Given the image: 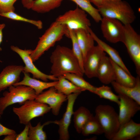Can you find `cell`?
Here are the masks:
<instances>
[{"mask_svg": "<svg viewBox=\"0 0 140 140\" xmlns=\"http://www.w3.org/2000/svg\"><path fill=\"white\" fill-rule=\"evenodd\" d=\"M52 64L50 73L58 78L70 73L81 76L84 74L78 60L72 49L58 45L52 52L50 57Z\"/></svg>", "mask_w": 140, "mask_h": 140, "instance_id": "6da1fadb", "label": "cell"}, {"mask_svg": "<svg viewBox=\"0 0 140 140\" xmlns=\"http://www.w3.org/2000/svg\"><path fill=\"white\" fill-rule=\"evenodd\" d=\"M97 9L103 17L117 19L123 25L131 24L136 18L132 8L124 1L103 0Z\"/></svg>", "mask_w": 140, "mask_h": 140, "instance_id": "7a4b0ae2", "label": "cell"}, {"mask_svg": "<svg viewBox=\"0 0 140 140\" xmlns=\"http://www.w3.org/2000/svg\"><path fill=\"white\" fill-rule=\"evenodd\" d=\"M69 30L65 25L56 21L53 22L39 40L35 48L32 50L30 57L33 61L37 60L46 51L60 41L64 35L67 37Z\"/></svg>", "mask_w": 140, "mask_h": 140, "instance_id": "3957f363", "label": "cell"}, {"mask_svg": "<svg viewBox=\"0 0 140 140\" xmlns=\"http://www.w3.org/2000/svg\"><path fill=\"white\" fill-rule=\"evenodd\" d=\"M95 117L100 124L105 137L112 140L120 127L118 114L108 105L100 104L95 110Z\"/></svg>", "mask_w": 140, "mask_h": 140, "instance_id": "277c9868", "label": "cell"}, {"mask_svg": "<svg viewBox=\"0 0 140 140\" xmlns=\"http://www.w3.org/2000/svg\"><path fill=\"white\" fill-rule=\"evenodd\" d=\"M37 95L29 87L23 85L10 86L8 91L4 92L0 98V114L2 115L10 105L17 103L21 105L27 100H35Z\"/></svg>", "mask_w": 140, "mask_h": 140, "instance_id": "5b68a950", "label": "cell"}, {"mask_svg": "<svg viewBox=\"0 0 140 140\" xmlns=\"http://www.w3.org/2000/svg\"><path fill=\"white\" fill-rule=\"evenodd\" d=\"M51 110L47 104L35 100L26 101L19 107H13V112L18 117L20 123L25 125L32 119L44 116Z\"/></svg>", "mask_w": 140, "mask_h": 140, "instance_id": "8992f818", "label": "cell"}, {"mask_svg": "<svg viewBox=\"0 0 140 140\" xmlns=\"http://www.w3.org/2000/svg\"><path fill=\"white\" fill-rule=\"evenodd\" d=\"M124 25L123 32L121 42L125 46L135 64L137 75L140 76V36L131 24Z\"/></svg>", "mask_w": 140, "mask_h": 140, "instance_id": "52a82bcc", "label": "cell"}, {"mask_svg": "<svg viewBox=\"0 0 140 140\" xmlns=\"http://www.w3.org/2000/svg\"><path fill=\"white\" fill-rule=\"evenodd\" d=\"M55 21L71 30L82 29L89 31L90 28L91 23L86 12L78 6L59 16Z\"/></svg>", "mask_w": 140, "mask_h": 140, "instance_id": "ba28073f", "label": "cell"}, {"mask_svg": "<svg viewBox=\"0 0 140 140\" xmlns=\"http://www.w3.org/2000/svg\"><path fill=\"white\" fill-rule=\"evenodd\" d=\"M11 50L17 53L21 58L25 65L23 72L31 73L33 78L40 79L43 81L47 82L48 80L54 81L58 80V78L52 75H47L39 70L33 63V61L30 55L32 50H22L18 47L12 45L10 47Z\"/></svg>", "mask_w": 140, "mask_h": 140, "instance_id": "9c48e42d", "label": "cell"}, {"mask_svg": "<svg viewBox=\"0 0 140 140\" xmlns=\"http://www.w3.org/2000/svg\"><path fill=\"white\" fill-rule=\"evenodd\" d=\"M100 22L102 33L107 41L113 43L121 41L124 25L120 21L115 19L103 17Z\"/></svg>", "mask_w": 140, "mask_h": 140, "instance_id": "30bf717a", "label": "cell"}, {"mask_svg": "<svg viewBox=\"0 0 140 140\" xmlns=\"http://www.w3.org/2000/svg\"><path fill=\"white\" fill-rule=\"evenodd\" d=\"M80 93H73L67 96L68 102L66 108L62 117L60 120L53 121V123L59 126L58 132L60 140H68L69 138L68 128L74 112V105L77 97Z\"/></svg>", "mask_w": 140, "mask_h": 140, "instance_id": "8fae6325", "label": "cell"}, {"mask_svg": "<svg viewBox=\"0 0 140 140\" xmlns=\"http://www.w3.org/2000/svg\"><path fill=\"white\" fill-rule=\"evenodd\" d=\"M35 100L48 105L53 114L57 116L62 104L67 100V96L58 92L54 87H52L37 95Z\"/></svg>", "mask_w": 140, "mask_h": 140, "instance_id": "7c38bea8", "label": "cell"}, {"mask_svg": "<svg viewBox=\"0 0 140 140\" xmlns=\"http://www.w3.org/2000/svg\"><path fill=\"white\" fill-rule=\"evenodd\" d=\"M105 52L98 45L94 46L87 53L83 61V73L89 78L97 77V69Z\"/></svg>", "mask_w": 140, "mask_h": 140, "instance_id": "4fadbf2b", "label": "cell"}, {"mask_svg": "<svg viewBox=\"0 0 140 140\" xmlns=\"http://www.w3.org/2000/svg\"><path fill=\"white\" fill-rule=\"evenodd\" d=\"M119 96V113L120 127L130 121L140 110V104L134 100L127 97Z\"/></svg>", "mask_w": 140, "mask_h": 140, "instance_id": "5bb4252c", "label": "cell"}, {"mask_svg": "<svg viewBox=\"0 0 140 140\" xmlns=\"http://www.w3.org/2000/svg\"><path fill=\"white\" fill-rule=\"evenodd\" d=\"M24 66L10 65L4 68L0 73V92L20 81Z\"/></svg>", "mask_w": 140, "mask_h": 140, "instance_id": "9a60e30c", "label": "cell"}, {"mask_svg": "<svg viewBox=\"0 0 140 140\" xmlns=\"http://www.w3.org/2000/svg\"><path fill=\"white\" fill-rule=\"evenodd\" d=\"M140 135V124L132 119L121 126L112 140H128L137 138Z\"/></svg>", "mask_w": 140, "mask_h": 140, "instance_id": "2e32d148", "label": "cell"}, {"mask_svg": "<svg viewBox=\"0 0 140 140\" xmlns=\"http://www.w3.org/2000/svg\"><path fill=\"white\" fill-rule=\"evenodd\" d=\"M97 77L101 83L108 84L115 81L114 71L110 59L106 54L102 58L97 72Z\"/></svg>", "mask_w": 140, "mask_h": 140, "instance_id": "e0dca14e", "label": "cell"}, {"mask_svg": "<svg viewBox=\"0 0 140 140\" xmlns=\"http://www.w3.org/2000/svg\"><path fill=\"white\" fill-rule=\"evenodd\" d=\"M23 72L24 76L23 80L13 86L23 85L29 87L34 90L37 95L42 93L45 89L54 87L57 82V81L51 82L40 81L31 77L29 73Z\"/></svg>", "mask_w": 140, "mask_h": 140, "instance_id": "ac0fdd59", "label": "cell"}, {"mask_svg": "<svg viewBox=\"0 0 140 140\" xmlns=\"http://www.w3.org/2000/svg\"><path fill=\"white\" fill-rule=\"evenodd\" d=\"M135 85L129 87L121 85L114 81L111 83L118 95L131 98L140 104V76L137 75Z\"/></svg>", "mask_w": 140, "mask_h": 140, "instance_id": "d6986e66", "label": "cell"}, {"mask_svg": "<svg viewBox=\"0 0 140 140\" xmlns=\"http://www.w3.org/2000/svg\"><path fill=\"white\" fill-rule=\"evenodd\" d=\"M89 32L92 36L94 41H96L97 45L101 47L105 52L108 54L110 59L122 68L127 72L131 74L123 62L118 52L115 49L100 39L90 28L89 30Z\"/></svg>", "mask_w": 140, "mask_h": 140, "instance_id": "ffe728a7", "label": "cell"}, {"mask_svg": "<svg viewBox=\"0 0 140 140\" xmlns=\"http://www.w3.org/2000/svg\"><path fill=\"white\" fill-rule=\"evenodd\" d=\"M74 31L82 52L84 61L88 52L94 46V40L88 31L82 29Z\"/></svg>", "mask_w": 140, "mask_h": 140, "instance_id": "44dd1931", "label": "cell"}, {"mask_svg": "<svg viewBox=\"0 0 140 140\" xmlns=\"http://www.w3.org/2000/svg\"><path fill=\"white\" fill-rule=\"evenodd\" d=\"M110 59L114 71L115 81L124 86L134 87L136 84V78L127 72L121 67Z\"/></svg>", "mask_w": 140, "mask_h": 140, "instance_id": "7402d4cb", "label": "cell"}, {"mask_svg": "<svg viewBox=\"0 0 140 140\" xmlns=\"http://www.w3.org/2000/svg\"><path fill=\"white\" fill-rule=\"evenodd\" d=\"M56 84L54 86L57 91L67 96L73 93H80L85 90L73 84L63 76L58 77Z\"/></svg>", "mask_w": 140, "mask_h": 140, "instance_id": "603a6c76", "label": "cell"}, {"mask_svg": "<svg viewBox=\"0 0 140 140\" xmlns=\"http://www.w3.org/2000/svg\"><path fill=\"white\" fill-rule=\"evenodd\" d=\"M73 115L74 127L78 133H81L85 124L93 115L87 108L83 106L80 107L74 112Z\"/></svg>", "mask_w": 140, "mask_h": 140, "instance_id": "cb8c5ba5", "label": "cell"}, {"mask_svg": "<svg viewBox=\"0 0 140 140\" xmlns=\"http://www.w3.org/2000/svg\"><path fill=\"white\" fill-rule=\"evenodd\" d=\"M62 0H33L31 9L38 13L47 12L59 7Z\"/></svg>", "mask_w": 140, "mask_h": 140, "instance_id": "d4e9b609", "label": "cell"}, {"mask_svg": "<svg viewBox=\"0 0 140 140\" xmlns=\"http://www.w3.org/2000/svg\"><path fill=\"white\" fill-rule=\"evenodd\" d=\"M80 8L88 13L96 23L100 22L102 18L98 9L94 7L89 0H70Z\"/></svg>", "mask_w": 140, "mask_h": 140, "instance_id": "484cf974", "label": "cell"}, {"mask_svg": "<svg viewBox=\"0 0 140 140\" xmlns=\"http://www.w3.org/2000/svg\"><path fill=\"white\" fill-rule=\"evenodd\" d=\"M52 123V121H48L42 124L39 122L35 126H33L30 122L29 123L28 136L29 140H46L47 136L43 130L44 126Z\"/></svg>", "mask_w": 140, "mask_h": 140, "instance_id": "4316f807", "label": "cell"}, {"mask_svg": "<svg viewBox=\"0 0 140 140\" xmlns=\"http://www.w3.org/2000/svg\"><path fill=\"white\" fill-rule=\"evenodd\" d=\"M62 76L75 85L85 91L88 90L94 94L96 87L86 81L83 78V76L70 73L65 74Z\"/></svg>", "mask_w": 140, "mask_h": 140, "instance_id": "83f0119b", "label": "cell"}, {"mask_svg": "<svg viewBox=\"0 0 140 140\" xmlns=\"http://www.w3.org/2000/svg\"><path fill=\"white\" fill-rule=\"evenodd\" d=\"M81 133L85 136L93 134L100 135L103 134L100 124L93 115L85 124Z\"/></svg>", "mask_w": 140, "mask_h": 140, "instance_id": "f1b7e54d", "label": "cell"}, {"mask_svg": "<svg viewBox=\"0 0 140 140\" xmlns=\"http://www.w3.org/2000/svg\"><path fill=\"white\" fill-rule=\"evenodd\" d=\"M94 94L101 98L109 100L116 103L118 105L120 103L119 96L115 94L111 88L108 86L103 85L96 87Z\"/></svg>", "mask_w": 140, "mask_h": 140, "instance_id": "f546056e", "label": "cell"}, {"mask_svg": "<svg viewBox=\"0 0 140 140\" xmlns=\"http://www.w3.org/2000/svg\"><path fill=\"white\" fill-rule=\"evenodd\" d=\"M68 29L69 33L68 37L70 38L72 41V49L77 58L83 73V59L81 51L78 44L74 31Z\"/></svg>", "mask_w": 140, "mask_h": 140, "instance_id": "4dcf8cb0", "label": "cell"}, {"mask_svg": "<svg viewBox=\"0 0 140 140\" xmlns=\"http://www.w3.org/2000/svg\"><path fill=\"white\" fill-rule=\"evenodd\" d=\"M0 16L12 20L31 23L36 26L38 29H40L43 28V23L41 20L29 19L17 14L14 12L0 13Z\"/></svg>", "mask_w": 140, "mask_h": 140, "instance_id": "1f68e13d", "label": "cell"}, {"mask_svg": "<svg viewBox=\"0 0 140 140\" xmlns=\"http://www.w3.org/2000/svg\"><path fill=\"white\" fill-rule=\"evenodd\" d=\"M17 0H0V13L14 12V5Z\"/></svg>", "mask_w": 140, "mask_h": 140, "instance_id": "d6a6232c", "label": "cell"}, {"mask_svg": "<svg viewBox=\"0 0 140 140\" xmlns=\"http://www.w3.org/2000/svg\"><path fill=\"white\" fill-rule=\"evenodd\" d=\"M29 123L25 125L23 130L19 134H17L16 140H29L28 132Z\"/></svg>", "mask_w": 140, "mask_h": 140, "instance_id": "836d02e7", "label": "cell"}, {"mask_svg": "<svg viewBox=\"0 0 140 140\" xmlns=\"http://www.w3.org/2000/svg\"><path fill=\"white\" fill-rule=\"evenodd\" d=\"M1 115L0 114V118ZM15 133H16V132L14 130L6 127L0 123V137Z\"/></svg>", "mask_w": 140, "mask_h": 140, "instance_id": "e575fe53", "label": "cell"}, {"mask_svg": "<svg viewBox=\"0 0 140 140\" xmlns=\"http://www.w3.org/2000/svg\"><path fill=\"white\" fill-rule=\"evenodd\" d=\"M33 0H21L23 7L28 9H31Z\"/></svg>", "mask_w": 140, "mask_h": 140, "instance_id": "d590c367", "label": "cell"}, {"mask_svg": "<svg viewBox=\"0 0 140 140\" xmlns=\"http://www.w3.org/2000/svg\"><path fill=\"white\" fill-rule=\"evenodd\" d=\"M17 134L16 133L6 135L3 139L4 140H16Z\"/></svg>", "mask_w": 140, "mask_h": 140, "instance_id": "8d00e7d4", "label": "cell"}, {"mask_svg": "<svg viewBox=\"0 0 140 140\" xmlns=\"http://www.w3.org/2000/svg\"><path fill=\"white\" fill-rule=\"evenodd\" d=\"M5 26L4 23H0V45L2 42L3 38L2 30Z\"/></svg>", "mask_w": 140, "mask_h": 140, "instance_id": "74e56055", "label": "cell"}, {"mask_svg": "<svg viewBox=\"0 0 140 140\" xmlns=\"http://www.w3.org/2000/svg\"><path fill=\"white\" fill-rule=\"evenodd\" d=\"M90 2L92 3L97 8L100 6L102 3L103 0H89Z\"/></svg>", "mask_w": 140, "mask_h": 140, "instance_id": "f35d334b", "label": "cell"}, {"mask_svg": "<svg viewBox=\"0 0 140 140\" xmlns=\"http://www.w3.org/2000/svg\"></svg>", "mask_w": 140, "mask_h": 140, "instance_id": "ab89813d", "label": "cell"}]
</instances>
